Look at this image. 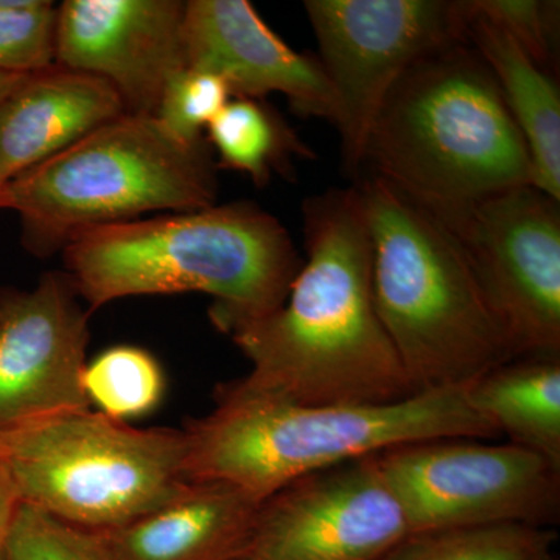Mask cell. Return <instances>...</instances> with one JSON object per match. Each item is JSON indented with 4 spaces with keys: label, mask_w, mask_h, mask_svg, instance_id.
Here are the masks:
<instances>
[{
    "label": "cell",
    "mask_w": 560,
    "mask_h": 560,
    "mask_svg": "<svg viewBox=\"0 0 560 560\" xmlns=\"http://www.w3.org/2000/svg\"><path fill=\"white\" fill-rule=\"evenodd\" d=\"M241 560H248V558H243V559H241Z\"/></svg>",
    "instance_id": "cell-30"
},
{
    "label": "cell",
    "mask_w": 560,
    "mask_h": 560,
    "mask_svg": "<svg viewBox=\"0 0 560 560\" xmlns=\"http://www.w3.org/2000/svg\"><path fill=\"white\" fill-rule=\"evenodd\" d=\"M208 139L184 140L156 116L124 114L9 180L5 209L20 215L21 243L39 259L80 232L217 205Z\"/></svg>",
    "instance_id": "cell-6"
},
{
    "label": "cell",
    "mask_w": 560,
    "mask_h": 560,
    "mask_svg": "<svg viewBox=\"0 0 560 560\" xmlns=\"http://www.w3.org/2000/svg\"><path fill=\"white\" fill-rule=\"evenodd\" d=\"M55 31L57 7L49 0H0V72L54 66Z\"/></svg>",
    "instance_id": "cell-23"
},
{
    "label": "cell",
    "mask_w": 560,
    "mask_h": 560,
    "mask_svg": "<svg viewBox=\"0 0 560 560\" xmlns=\"http://www.w3.org/2000/svg\"><path fill=\"white\" fill-rule=\"evenodd\" d=\"M21 500L11 481L9 471L0 460V551H2L3 541L13 521L14 512L20 506Z\"/></svg>",
    "instance_id": "cell-26"
},
{
    "label": "cell",
    "mask_w": 560,
    "mask_h": 560,
    "mask_svg": "<svg viewBox=\"0 0 560 560\" xmlns=\"http://www.w3.org/2000/svg\"><path fill=\"white\" fill-rule=\"evenodd\" d=\"M183 430L138 429L98 411L0 430V460L21 503L92 530L143 517L189 485Z\"/></svg>",
    "instance_id": "cell-7"
},
{
    "label": "cell",
    "mask_w": 560,
    "mask_h": 560,
    "mask_svg": "<svg viewBox=\"0 0 560 560\" xmlns=\"http://www.w3.org/2000/svg\"><path fill=\"white\" fill-rule=\"evenodd\" d=\"M304 9L337 97L346 171L357 175L394 84L430 51L464 39L463 7L445 0H307Z\"/></svg>",
    "instance_id": "cell-10"
},
{
    "label": "cell",
    "mask_w": 560,
    "mask_h": 560,
    "mask_svg": "<svg viewBox=\"0 0 560 560\" xmlns=\"http://www.w3.org/2000/svg\"><path fill=\"white\" fill-rule=\"evenodd\" d=\"M467 397L500 436L560 469V359L506 361L467 385Z\"/></svg>",
    "instance_id": "cell-18"
},
{
    "label": "cell",
    "mask_w": 560,
    "mask_h": 560,
    "mask_svg": "<svg viewBox=\"0 0 560 560\" xmlns=\"http://www.w3.org/2000/svg\"><path fill=\"white\" fill-rule=\"evenodd\" d=\"M190 482H223L250 499L305 475L438 438H500L464 388L420 390L385 405H300L215 397V408L183 429Z\"/></svg>",
    "instance_id": "cell-3"
},
{
    "label": "cell",
    "mask_w": 560,
    "mask_h": 560,
    "mask_svg": "<svg viewBox=\"0 0 560 560\" xmlns=\"http://www.w3.org/2000/svg\"><path fill=\"white\" fill-rule=\"evenodd\" d=\"M124 114L116 90L91 73H28L0 101V175L9 183Z\"/></svg>",
    "instance_id": "cell-15"
},
{
    "label": "cell",
    "mask_w": 560,
    "mask_h": 560,
    "mask_svg": "<svg viewBox=\"0 0 560 560\" xmlns=\"http://www.w3.org/2000/svg\"><path fill=\"white\" fill-rule=\"evenodd\" d=\"M180 0H66L57 7L55 65L105 80L132 116H156L187 68Z\"/></svg>",
    "instance_id": "cell-13"
},
{
    "label": "cell",
    "mask_w": 560,
    "mask_h": 560,
    "mask_svg": "<svg viewBox=\"0 0 560 560\" xmlns=\"http://www.w3.org/2000/svg\"><path fill=\"white\" fill-rule=\"evenodd\" d=\"M302 212L307 259L278 311L231 335L249 371L215 397L385 405L415 396L372 298L359 186L315 195Z\"/></svg>",
    "instance_id": "cell-1"
},
{
    "label": "cell",
    "mask_w": 560,
    "mask_h": 560,
    "mask_svg": "<svg viewBox=\"0 0 560 560\" xmlns=\"http://www.w3.org/2000/svg\"><path fill=\"white\" fill-rule=\"evenodd\" d=\"M187 68L228 84L232 98L282 94L291 109L337 127L338 102L318 58L291 49L246 0H190L184 13Z\"/></svg>",
    "instance_id": "cell-14"
},
{
    "label": "cell",
    "mask_w": 560,
    "mask_h": 560,
    "mask_svg": "<svg viewBox=\"0 0 560 560\" xmlns=\"http://www.w3.org/2000/svg\"><path fill=\"white\" fill-rule=\"evenodd\" d=\"M83 389L90 407L110 419L128 422L160 407L165 394V374L149 350L114 346L86 364Z\"/></svg>",
    "instance_id": "cell-21"
},
{
    "label": "cell",
    "mask_w": 560,
    "mask_h": 560,
    "mask_svg": "<svg viewBox=\"0 0 560 560\" xmlns=\"http://www.w3.org/2000/svg\"><path fill=\"white\" fill-rule=\"evenodd\" d=\"M425 210L463 246L515 359H560L559 201L525 184Z\"/></svg>",
    "instance_id": "cell-9"
},
{
    "label": "cell",
    "mask_w": 560,
    "mask_h": 560,
    "mask_svg": "<svg viewBox=\"0 0 560 560\" xmlns=\"http://www.w3.org/2000/svg\"><path fill=\"white\" fill-rule=\"evenodd\" d=\"M206 132L220 167L246 173L257 186H265L275 172L290 171L293 158H315L289 125L259 101L231 98Z\"/></svg>",
    "instance_id": "cell-19"
},
{
    "label": "cell",
    "mask_w": 560,
    "mask_h": 560,
    "mask_svg": "<svg viewBox=\"0 0 560 560\" xmlns=\"http://www.w3.org/2000/svg\"><path fill=\"white\" fill-rule=\"evenodd\" d=\"M61 254L91 313L124 298L202 293L230 335L278 311L302 265L285 226L253 202L94 228Z\"/></svg>",
    "instance_id": "cell-2"
},
{
    "label": "cell",
    "mask_w": 560,
    "mask_h": 560,
    "mask_svg": "<svg viewBox=\"0 0 560 560\" xmlns=\"http://www.w3.org/2000/svg\"><path fill=\"white\" fill-rule=\"evenodd\" d=\"M412 534L478 526L551 528L560 469L536 453L475 438H438L375 455Z\"/></svg>",
    "instance_id": "cell-8"
},
{
    "label": "cell",
    "mask_w": 560,
    "mask_h": 560,
    "mask_svg": "<svg viewBox=\"0 0 560 560\" xmlns=\"http://www.w3.org/2000/svg\"><path fill=\"white\" fill-rule=\"evenodd\" d=\"M7 180L3 179V176L0 175V210H5V189H7Z\"/></svg>",
    "instance_id": "cell-28"
},
{
    "label": "cell",
    "mask_w": 560,
    "mask_h": 560,
    "mask_svg": "<svg viewBox=\"0 0 560 560\" xmlns=\"http://www.w3.org/2000/svg\"><path fill=\"white\" fill-rule=\"evenodd\" d=\"M364 165L430 210L533 180L525 139L466 39L430 51L394 84L372 124Z\"/></svg>",
    "instance_id": "cell-4"
},
{
    "label": "cell",
    "mask_w": 560,
    "mask_h": 560,
    "mask_svg": "<svg viewBox=\"0 0 560 560\" xmlns=\"http://www.w3.org/2000/svg\"><path fill=\"white\" fill-rule=\"evenodd\" d=\"M556 534L529 525L412 534L383 560H556Z\"/></svg>",
    "instance_id": "cell-20"
},
{
    "label": "cell",
    "mask_w": 560,
    "mask_h": 560,
    "mask_svg": "<svg viewBox=\"0 0 560 560\" xmlns=\"http://www.w3.org/2000/svg\"><path fill=\"white\" fill-rule=\"evenodd\" d=\"M231 98L230 88L220 77L186 68L165 88L156 117L173 135L195 142L205 139L202 132Z\"/></svg>",
    "instance_id": "cell-24"
},
{
    "label": "cell",
    "mask_w": 560,
    "mask_h": 560,
    "mask_svg": "<svg viewBox=\"0 0 560 560\" xmlns=\"http://www.w3.org/2000/svg\"><path fill=\"white\" fill-rule=\"evenodd\" d=\"M471 10L508 33L540 68L555 60L559 3L540 0H469Z\"/></svg>",
    "instance_id": "cell-25"
},
{
    "label": "cell",
    "mask_w": 560,
    "mask_h": 560,
    "mask_svg": "<svg viewBox=\"0 0 560 560\" xmlns=\"http://www.w3.org/2000/svg\"><path fill=\"white\" fill-rule=\"evenodd\" d=\"M28 73L0 72V101L7 97Z\"/></svg>",
    "instance_id": "cell-27"
},
{
    "label": "cell",
    "mask_w": 560,
    "mask_h": 560,
    "mask_svg": "<svg viewBox=\"0 0 560 560\" xmlns=\"http://www.w3.org/2000/svg\"><path fill=\"white\" fill-rule=\"evenodd\" d=\"M372 298L416 390L464 388L514 360L510 337L463 246L433 215L371 176L359 186Z\"/></svg>",
    "instance_id": "cell-5"
},
{
    "label": "cell",
    "mask_w": 560,
    "mask_h": 560,
    "mask_svg": "<svg viewBox=\"0 0 560 560\" xmlns=\"http://www.w3.org/2000/svg\"><path fill=\"white\" fill-rule=\"evenodd\" d=\"M3 560H114L101 530L81 528L20 503L2 547Z\"/></svg>",
    "instance_id": "cell-22"
},
{
    "label": "cell",
    "mask_w": 560,
    "mask_h": 560,
    "mask_svg": "<svg viewBox=\"0 0 560 560\" xmlns=\"http://www.w3.org/2000/svg\"><path fill=\"white\" fill-rule=\"evenodd\" d=\"M0 560H3L2 551H0Z\"/></svg>",
    "instance_id": "cell-29"
},
{
    "label": "cell",
    "mask_w": 560,
    "mask_h": 560,
    "mask_svg": "<svg viewBox=\"0 0 560 560\" xmlns=\"http://www.w3.org/2000/svg\"><path fill=\"white\" fill-rule=\"evenodd\" d=\"M375 455L305 475L261 501L246 558L385 559L411 529Z\"/></svg>",
    "instance_id": "cell-11"
},
{
    "label": "cell",
    "mask_w": 560,
    "mask_h": 560,
    "mask_svg": "<svg viewBox=\"0 0 560 560\" xmlns=\"http://www.w3.org/2000/svg\"><path fill=\"white\" fill-rule=\"evenodd\" d=\"M259 504L223 482H189L156 511L101 533L114 560H241Z\"/></svg>",
    "instance_id": "cell-16"
},
{
    "label": "cell",
    "mask_w": 560,
    "mask_h": 560,
    "mask_svg": "<svg viewBox=\"0 0 560 560\" xmlns=\"http://www.w3.org/2000/svg\"><path fill=\"white\" fill-rule=\"evenodd\" d=\"M464 39L480 55L528 147L530 186L560 200V94L558 83L499 25L460 2Z\"/></svg>",
    "instance_id": "cell-17"
},
{
    "label": "cell",
    "mask_w": 560,
    "mask_h": 560,
    "mask_svg": "<svg viewBox=\"0 0 560 560\" xmlns=\"http://www.w3.org/2000/svg\"><path fill=\"white\" fill-rule=\"evenodd\" d=\"M90 316L66 271L0 290V430L88 410Z\"/></svg>",
    "instance_id": "cell-12"
}]
</instances>
